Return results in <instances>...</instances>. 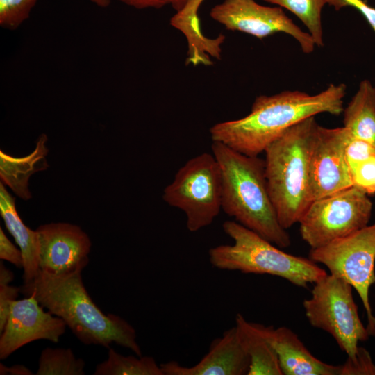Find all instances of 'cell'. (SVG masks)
Listing matches in <instances>:
<instances>
[{"mask_svg":"<svg viewBox=\"0 0 375 375\" xmlns=\"http://www.w3.org/2000/svg\"><path fill=\"white\" fill-rule=\"evenodd\" d=\"M352 288L342 278L327 274L314 283L311 297L303 302L311 326L329 333L348 357L354 356L358 342L369 336L360 319Z\"/></svg>","mask_w":375,"mask_h":375,"instance_id":"obj_7","label":"cell"},{"mask_svg":"<svg viewBox=\"0 0 375 375\" xmlns=\"http://www.w3.org/2000/svg\"><path fill=\"white\" fill-rule=\"evenodd\" d=\"M47 140V135L42 134L33 152L26 157H12L0 151L1 178L23 199L27 200L31 197L28 189V181L31 175L48 167L45 159L48 153L45 146Z\"/></svg>","mask_w":375,"mask_h":375,"instance_id":"obj_18","label":"cell"},{"mask_svg":"<svg viewBox=\"0 0 375 375\" xmlns=\"http://www.w3.org/2000/svg\"><path fill=\"white\" fill-rule=\"evenodd\" d=\"M317 125L315 117H308L287 130L264 151L269 193L286 230L299 223L311 203L309 156Z\"/></svg>","mask_w":375,"mask_h":375,"instance_id":"obj_4","label":"cell"},{"mask_svg":"<svg viewBox=\"0 0 375 375\" xmlns=\"http://www.w3.org/2000/svg\"><path fill=\"white\" fill-rule=\"evenodd\" d=\"M309 258L340 277L360 297L367 317V329L375 335V317L369 303V290L375 283V223L318 248L310 249Z\"/></svg>","mask_w":375,"mask_h":375,"instance_id":"obj_9","label":"cell"},{"mask_svg":"<svg viewBox=\"0 0 375 375\" xmlns=\"http://www.w3.org/2000/svg\"><path fill=\"white\" fill-rule=\"evenodd\" d=\"M284 8L295 15L306 26L315 45L324 46L322 10L326 0H262Z\"/></svg>","mask_w":375,"mask_h":375,"instance_id":"obj_22","label":"cell"},{"mask_svg":"<svg viewBox=\"0 0 375 375\" xmlns=\"http://www.w3.org/2000/svg\"><path fill=\"white\" fill-rule=\"evenodd\" d=\"M374 156H375V146L374 144L365 140L351 135L346 147V157L348 163L363 160Z\"/></svg>","mask_w":375,"mask_h":375,"instance_id":"obj_27","label":"cell"},{"mask_svg":"<svg viewBox=\"0 0 375 375\" xmlns=\"http://www.w3.org/2000/svg\"><path fill=\"white\" fill-rule=\"evenodd\" d=\"M210 17L226 30L263 39L276 33L294 38L305 53L314 51L315 43L309 33L303 31L281 7H269L255 0H224L210 11Z\"/></svg>","mask_w":375,"mask_h":375,"instance_id":"obj_10","label":"cell"},{"mask_svg":"<svg viewBox=\"0 0 375 375\" xmlns=\"http://www.w3.org/2000/svg\"><path fill=\"white\" fill-rule=\"evenodd\" d=\"M212 153L222 171V210L235 222L280 248L291 240L280 224L268 190L265 160L212 142Z\"/></svg>","mask_w":375,"mask_h":375,"instance_id":"obj_3","label":"cell"},{"mask_svg":"<svg viewBox=\"0 0 375 375\" xmlns=\"http://www.w3.org/2000/svg\"><path fill=\"white\" fill-rule=\"evenodd\" d=\"M0 258L15 265L17 268H23L24 258L22 251L10 241L0 228Z\"/></svg>","mask_w":375,"mask_h":375,"instance_id":"obj_30","label":"cell"},{"mask_svg":"<svg viewBox=\"0 0 375 375\" xmlns=\"http://www.w3.org/2000/svg\"><path fill=\"white\" fill-rule=\"evenodd\" d=\"M38 0H0V26L15 31L28 19Z\"/></svg>","mask_w":375,"mask_h":375,"instance_id":"obj_24","label":"cell"},{"mask_svg":"<svg viewBox=\"0 0 375 375\" xmlns=\"http://www.w3.org/2000/svg\"><path fill=\"white\" fill-rule=\"evenodd\" d=\"M45 312L33 296L15 300L0 338V358L3 360L18 349L38 340L58 342L67 326L59 317Z\"/></svg>","mask_w":375,"mask_h":375,"instance_id":"obj_12","label":"cell"},{"mask_svg":"<svg viewBox=\"0 0 375 375\" xmlns=\"http://www.w3.org/2000/svg\"><path fill=\"white\" fill-rule=\"evenodd\" d=\"M0 374L31 375L33 374V373L29 369L22 365H15L11 367H7L1 362Z\"/></svg>","mask_w":375,"mask_h":375,"instance_id":"obj_32","label":"cell"},{"mask_svg":"<svg viewBox=\"0 0 375 375\" xmlns=\"http://www.w3.org/2000/svg\"><path fill=\"white\" fill-rule=\"evenodd\" d=\"M83 268L61 274L39 269L32 281L19 287L20 292L34 297L61 318L83 344L108 348L114 342L142 356L133 326L120 316L103 313L89 295L81 276Z\"/></svg>","mask_w":375,"mask_h":375,"instance_id":"obj_2","label":"cell"},{"mask_svg":"<svg viewBox=\"0 0 375 375\" xmlns=\"http://www.w3.org/2000/svg\"><path fill=\"white\" fill-rule=\"evenodd\" d=\"M204 0H189L184 7L172 17V26L182 31L188 42L186 64L210 65L212 61L210 56L221 58V45L225 40L224 35L215 39L206 37L201 31L198 10Z\"/></svg>","mask_w":375,"mask_h":375,"instance_id":"obj_16","label":"cell"},{"mask_svg":"<svg viewBox=\"0 0 375 375\" xmlns=\"http://www.w3.org/2000/svg\"><path fill=\"white\" fill-rule=\"evenodd\" d=\"M353 186L367 194L375 193V156L365 160L348 163Z\"/></svg>","mask_w":375,"mask_h":375,"instance_id":"obj_25","label":"cell"},{"mask_svg":"<svg viewBox=\"0 0 375 375\" xmlns=\"http://www.w3.org/2000/svg\"><path fill=\"white\" fill-rule=\"evenodd\" d=\"M15 199L0 183V212L5 225L22 251L24 283L32 281L39 270L40 244L37 231L27 227L19 216Z\"/></svg>","mask_w":375,"mask_h":375,"instance_id":"obj_17","label":"cell"},{"mask_svg":"<svg viewBox=\"0 0 375 375\" xmlns=\"http://www.w3.org/2000/svg\"><path fill=\"white\" fill-rule=\"evenodd\" d=\"M326 3L333 6L336 10L351 6L358 10L367 21L375 32V8L369 6L364 0H326Z\"/></svg>","mask_w":375,"mask_h":375,"instance_id":"obj_29","label":"cell"},{"mask_svg":"<svg viewBox=\"0 0 375 375\" xmlns=\"http://www.w3.org/2000/svg\"><path fill=\"white\" fill-rule=\"evenodd\" d=\"M85 362L71 349L47 347L39 359L37 375H83Z\"/></svg>","mask_w":375,"mask_h":375,"instance_id":"obj_23","label":"cell"},{"mask_svg":"<svg viewBox=\"0 0 375 375\" xmlns=\"http://www.w3.org/2000/svg\"><path fill=\"white\" fill-rule=\"evenodd\" d=\"M108 356L97 365L94 375H164L152 356H126L112 348H109Z\"/></svg>","mask_w":375,"mask_h":375,"instance_id":"obj_21","label":"cell"},{"mask_svg":"<svg viewBox=\"0 0 375 375\" xmlns=\"http://www.w3.org/2000/svg\"><path fill=\"white\" fill-rule=\"evenodd\" d=\"M235 326L250 358L248 375H283L276 353L262 333L258 323L249 322L238 313Z\"/></svg>","mask_w":375,"mask_h":375,"instance_id":"obj_19","label":"cell"},{"mask_svg":"<svg viewBox=\"0 0 375 375\" xmlns=\"http://www.w3.org/2000/svg\"><path fill=\"white\" fill-rule=\"evenodd\" d=\"M250 363L235 325L213 340L196 365L185 367L171 360L160 365L164 375H248Z\"/></svg>","mask_w":375,"mask_h":375,"instance_id":"obj_14","label":"cell"},{"mask_svg":"<svg viewBox=\"0 0 375 375\" xmlns=\"http://www.w3.org/2000/svg\"><path fill=\"white\" fill-rule=\"evenodd\" d=\"M372 206L355 186L314 200L299 222L301 238L314 249L350 235L367 226Z\"/></svg>","mask_w":375,"mask_h":375,"instance_id":"obj_8","label":"cell"},{"mask_svg":"<svg viewBox=\"0 0 375 375\" xmlns=\"http://www.w3.org/2000/svg\"><path fill=\"white\" fill-rule=\"evenodd\" d=\"M351 135L344 126L329 128L317 126L309 156L311 202L353 186L346 157Z\"/></svg>","mask_w":375,"mask_h":375,"instance_id":"obj_11","label":"cell"},{"mask_svg":"<svg viewBox=\"0 0 375 375\" xmlns=\"http://www.w3.org/2000/svg\"><path fill=\"white\" fill-rule=\"evenodd\" d=\"M89 1L101 8H106L110 3V0H89Z\"/></svg>","mask_w":375,"mask_h":375,"instance_id":"obj_35","label":"cell"},{"mask_svg":"<svg viewBox=\"0 0 375 375\" xmlns=\"http://www.w3.org/2000/svg\"><path fill=\"white\" fill-rule=\"evenodd\" d=\"M222 228L233 243L209 249V261L213 267L276 276L303 288L316 283L328 274L310 258L283 251L235 220L224 222Z\"/></svg>","mask_w":375,"mask_h":375,"instance_id":"obj_5","label":"cell"},{"mask_svg":"<svg viewBox=\"0 0 375 375\" xmlns=\"http://www.w3.org/2000/svg\"><path fill=\"white\" fill-rule=\"evenodd\" d=\"M189 0H170V4L176 12L181 10Z\"/></svg>","mask_w":375,"mask_h":375,"instance_id":"obj_34","label":"cell"},{"mask_svg":"<svg viewBox=\"0 0 375 375\" xmlns=\"http://www.w3.org/2000/svg\"><path fill=\"white\" fill-rule=\"evenodd\" d=\"M162 199L183 212L190 232L210 226L222 201V171L213 153L203 152L186 161L164 189Z\"/></svg>","mask_w":375,"mask_h":375,"instance_id":"obj_6","label":"cell"},{"mask_svg":"<svg viewBox=\"0 0 375 375\" xmlns=\"http://www.w3.org/2000/svg\"><path fill=\"white\" fill-rule=\"evenodd\" d=\"M136 9H160L170 4V0H117Z\"/></svg>","mask_w":375,"mask_h":375,"instance_id":"obj_31","label":"cell"},{"mask_svg":"<svg viewBox=\"0 0 375 375\" xmlns=\"http://www.w3.org/2000/svg\"><path fill=\"white\" fill-rule=\"evenodd\" d=\"M36 231L40 244V269L61 274L87 266L92 244L79 226L51 223L39 226Z\"/></svg>","mask_w":375,"mask_h":375,"instance_id":"obj_13","label":"cell"},{"mask_svg":"<svg viewBox=\"0 0 375 375\" xmlns=\"http://www.w3.org/2000/svg\"><path fill=\"white\" fill-rule=\"evenodd\" d=\"M342 113L343 126L351 135L375 146V87L369 80L360 83Z\"/></svg>","mask_w":375,"mask_h":375,"instance_id":"obj_20","label":"cell"},{"mask_svg":"<svg viewBox=\"0 0 375 375\" xmlns=\"http://www.w3.org/2000/svg\"><path fill=\"white\" fill-rule=\"evenodd\" d=\"M20 288L8 285H0V332H3L8 321L13 302L16 300Z\"/></svg>","mask_w":375,"mask_h":375,"instance_id":"obj_28","label":"cell"},{"mask_svg":"<svg viewBox=\"0 0 375 375\" xmlns=\"http://www.w3.org/2000/svg\"><path fill=\"white\" fill-rule=\"evenodd\" d=\"M258 326L276 353L283 375H340L341 365L315 357L289 328Z\"/></svg>","mask_w":375,"mask_h":375,"instance_id":"obj_15","label":"cell"},{"mask_svg":"<svg viewBox=\"0 0 375 375\" xmlns=\"http://www.w3.org/2000/svg\"><path fill=\"white\" fill-rule=\"evenodd\" d=\"M340 375H375V365L369 352L359 347L354 356L341 365Z\"/></svg>","mask_w":375,"mask_h":375,"instance_id":"obj_26","label":"cell"},{"mask_svg":"<svg viewBox=\"0 0 375 375\" xmlns=\"http://www.w3.org/2000/svg\"><path fill=\"white\" fill-rule=\"evenodd\" d=\"M14 278L13 273L0 262V285H8Z\"/></svg>","mask_w":375,"mask_h":375,"instance_id":"obj_33","label":"cell"},{"mask_svg":"<svg viewBox=\"0 0 375 375\" xmlns=\"http://www.w3.org/2000/svg\"><path fill=\"white\" fill-rule=\"evenodd\" d=\"M346 89L344 83H331L314 95L301 91L260 95L245 117L211 126V140L243 154L258 156L287 130L303 120L321 113L342 114Z\"/></svg>","mask_w":375,"mask_h":375,"instance_id":"obj_1","label":"cell"}]
</instances>
